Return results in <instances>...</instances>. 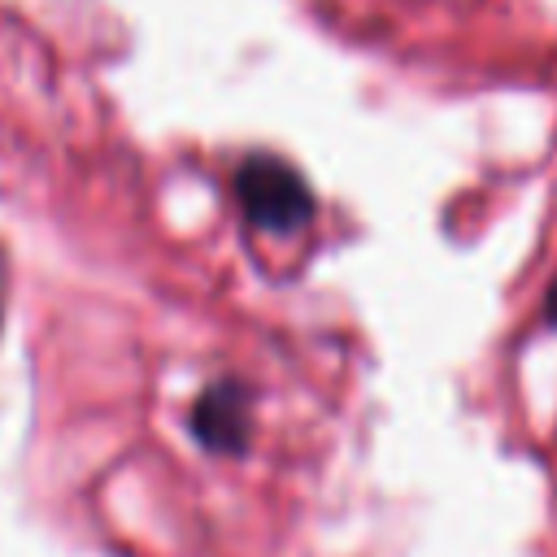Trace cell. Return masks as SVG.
<instances>
[{
    "mask_svg": "<svg viewBox=\"0 0 557 557\" xmlns=\"http://www.w3.org/2000/svg\"><path fill=\"white\" fill-rule=\"evenodd\" d=\"M235 200L248 218V226L270 235H292L313 218V187L300 178V170L274 152H252L235 165Z\"/></svg>",
    "mask_w": 557,
    "mask_h": 557,
    "instance_id": "obj_1",
    "label": "cell"
},
{
    "mask_svg": "<svg viewBox=\"0 0 557 557\" xmlns=\"http://www.w3.org/2000/svg\"><path fill=\"white\" fill-rule=\"evenodd\" d=\"M191 435L200 448L218 453V457H239L252 444V392L239 379H218L209 383L187 418Z\"/></svg>",
    "mask_w": 557,
    "mask_h": 557,
    "instance_id": "obj_2",
    "label": "cell"
},
{
    "mask_svg": "<svg viewBox=\"0 0 557 557\" xmlns=\"http://www.w3.org/2000/svg\"><path fill=\"white\" fill-rule=\"evenodd\" d=\"M544 318H548V326H557V274L548 283V292H544Z\"/></svg>",
    "mask_w": 557,
    "mask_h": 557,
    "instance_id": "obj_3",
    "label": "cell"
},
{
    "mask_svg": "<svg viewBox=\"0 0 557 557\" xmlns=\"http://www.w3.org/2000/svg\"><path fill=\"white\" fill-rule=\"evenodd\" d=\"M4 296H9V261H4V248H0V326H4Z\"/></svg>",
    "mask_w": 557,
    "mask_h": 557,
    "instance_id": "obj_4",
    "label": "cell"
}]
</instances>
